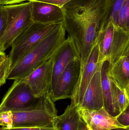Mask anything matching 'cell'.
I'll list each match as a JSON object with an SVG mask.
<instances>
[{"label": "cell", "instance_id": "obj_1", "mask_svg": "<svg viewBox=\"0 0 129 130\" xmlns=\"http://www.w3.org/2000/svg\"><path fill=\"white\" fill-rule=\"evenodd\" d=\"M115 0H71L61 9L63 23L84 66L110 17Z\"/></svg>", "mask_w": 129, "mask_h": 130}, {"label": "cell", "instance_id": "obj_2", "mask_svg": "<svg viewBox=\"0 0 129 130\" xmlns=\"http://www.w3.org/2000/svg\"><path fill=\"white\" fill-rule=\"evenodd\" d=\"M66 32L62 23L8 70L7 79H20L29 75L53 55L66 39Z\"/></svg>", "mask_w": 129, "mask_h": 130}, {"label": "cell", "instance_id": "obj_3", "mask_svg": "<svg viewBox=\"0 0 129 130\" xmlns=\"http://www.w3.org/2000/svg\"><path fill=\"white\" fill-rule=\"evenodd\" d=\"M97 43L99 50V59L108 61L110 65L129 53V32L125 31L109 19L98 36Z\"/></svg>", "mask_w": 129, "mask_h": 130}, {"label": "cell", "instance_id": "obj_4", "mask_svg": "<svg viewBox=\"0 0 129 130\" xmlns=\"http://www.w3.org/2000/svg\"><path fill=\"white\" fill-rule=\"evenodd\" d=\"M12 127H53L57 111L50 93L38 99L35 105L26 110L11 111Z\"/></svg>", "mask_w": 129, "mask_h": 130}, {"label": "cell", "instance_id": "obj_5", "mask_svg": "<svg viewBox=\"0 0 129 130\" xmlns=\"http://www.w3.org/2000/svg\"><path fill=\"white\" fill-rule=\"evenodd\" d=\"M33 22L13 40L9 56V70L60 24Z\"/></svg>", "mask_w": 129, "mask_h": 130}, {"label": "cell", "instance_id": "obj_6", "mask_svg": "<svg viewBox=\"0 0 129 130\" xmlns=\"http://www.w3.org/2000/svg\"><path fill=\"white\" fill-rule=\"evenodd\" d=\"M8 14L7 28L1 41L0 50L5 52L12 42L33 22L30 1L4 5Z\"/></svg>", "mask_w": 129, "mask_h": 130}, {"label": "cell", "instance_id": "obj_7", "mask_svg": "<svg viewBox=\"0 0 129 130\" xmlns=\"http://www.w3.org/2000/svg\"><path fill=\"white\" fill-rule=\"evenodd\" d=\"M38 99L34 97L30 88L23 79H15L0 104V113L31 109L35 105Z\"/></svg>", "mask_w": 129, "mask_h": 130}, {"label": "cell", "instance_id": "obj_8", "mask_svg": "<svg viewBox=\"0 0 129 130\" xmlns=\"http://www.w3.org/2000/svg\"><path fill=\"white\" fill-rule=\"evenodd\" d=\"M81 63L79 58L71 61L61 73L50 93L52 101L71 99L81 72Z\"/></svg>", "mask_w": 129, "mask_h": 130}, {"label": "cell", "instance_id": "obj_9", "mask_svg": "<svg viewBox=\"0 0 129 130\" xmlns=\"http://www.w3.org/2000/svg\"><path fill=\"white\" fill-rule=\"evenodd\" d=\"M54 54L23 79L33 95L39 99L48 92L50 94L54 66Z\"/></svg>", "mask_w": 129, "mask_h": 130}, {"label": "cell", "instance_id": "obj_10", "mask_svg": "<svg viewBox=\"0 0 129 130\" xmlns=\"http://www.w3.org/2000/svg\"><path fill=\"white\" fill-rule=\"evenodd\" d=\"M102 63L99 59V48L96 42L80 72L79 81L71 98L70 105L78 106L92 77Z\"/></svg>", "mask_w": 129, "mask_h": 130}, {"label": "cell", "instance_id": "obj_11", "mask_svg": "<svg viewBox=\"0 0 129 130\" xmlns=\"http://www.w3.org/2000/svg\"><path fill=\"white\" fill-rule=\"evenodd\" d=\"M76 58H79L77 50L73 42L68 36L67 38L60 45L54 54V66L51 92L66 66L71 61Z\"/></svg>", "mask_w": 129, "mask_h": 130}, {"label": "cell", "instance_id": "obj_12", "mask_svg": "<svg viewBox=\"0 0 129 130\" xmlns=\"http://www.w3.org/2000/svg\"><path fill=\"white\" fill-rule=\"evenodd\" d=\"M79 110L81 117L92 130H109L126 127L119 123L116 117L110 114L104 107L98 110Z\"/></svg>", "mask_w": 129, "mask_h": 130}, {"label": "cell", "instance_id": "obj_13", "mask_svg": "<svg viewBox=\"0 0 129 130\" xmlns=\"http://www.w3.org/2000/svg\"><path fill=\"white\" fill-rule=\"evenodd\" d=\"M101 67V66L90 81L82 99L77 107L78 109L94 110L104 107Z\"/></svg>", "mask_w": 129, "mask_h": 130}, {"label": "cell", "instance_id": "obj_14", "mask_svg": "<svg viewBox=\"0 0 129 130\" xmlns=\"http://www.w3.org/2000/svg\"><path fill=\"white\" fill-rule=\"evenodd\" d=\"M29 1L31 2L33 22L42 24L63 23V13L60 8L44 2Z\"/></svg>", "mask_w": 129, "mask_h": 130}, {"label": "cell", "instance_id": "obj_15", "mask_svg": "<svg viewBox=\"0 0 129 130\" xmlns=\"http://www.w3.org/2000/svg\"><path fill=\"white\" fill-rule=\"evenodd\" d=\"M108 75L119 87L129 91V53L109 65Z\"/></svg>", "mask_w": 129, "mask_h": 130}, {"label": "cell", "instance_id": "obj_16", "mask_svg": "<svg viewBox=\"0 0 129 130\" xmlns=\"http://www.w3.org/2000/svg\"><path fill=\"white\" fill-rule=\"evenodd\" d=\"M81 118L77 107L70 105L63 114L55 118L54 127L55 130H79Z\"/></svg>", "mask_w": 129, "mask_h": 130}, {"label": "cell", "instance_id": "obj_17", "mask_svg": "<svg viewBox=\"0 0 129 130\" xmlns=\"http://www.w3.org/2000/svg\"><path fill=\"white\" fill-rule=\"evenodd\" d=\"M109 65L110 64L108 61H105L102 63L101 67L104 107L110 114L114 117H116L118 114L114 105L111 88L110 80L108 75Z\"/></svg>", "mask_w": 129, "mask_h": 130}, {"label": "cell", "instance_id": "obj_18", "mask_svg": "<svg viewBox=\"0 0 129 130\" xmlns=\"http://www.w3.org/2000/svg\"><path fill=\"white\" fill-rule=\"evenodd\" d=\"M110 80L114 105L119 115L129 106V91L119 87L110 78Z\"/></svg>", "mask_w": 129, "mask_h": 130}, {"label": "cell", "instance_id": "obj_19", "mask_svg": "<svg viewBox=\"0 0 129 130\" xmlns=\"http://www.w3.org/2000/svg\"><path fill=\"white\" fill-rule=\"evenodd\" d=\"M116 25L129 32V0H125L119 11Z\"/></svg>", "mask_w": 129, "mask_h": 130}, {"label": "cell", "instance_id": "obj_20", "mask_svg": "<svg viewBox=\"0 0 129 130\" xmlns=\"http://www.w3.org/2000/svg\"><path fill=\"white\" fill-rule=\"evenodd\" d=\"M7 21L8 14L7 10L4 6L0 5V48L1 39L7 28Z\"/></svg>", "mask_w": 129, "mask_h": 130}, {"label": "cell", "instance_id": "obj_21", "mask_svg": "<svg viewBox=\"0 0 129 130\" xmlns=\"http://www.w3.org/2000/svg\"><path fill=\"white\" fill-rule=\"evenodd\" d=\"M13 122L11 111H5L0 113V126L5 128H10Z\"/></svg>", "mask_w": 129, "mask_h": 130}, {"label": "cell", "instance_id": "obj_22", "mask_svg": "<svg viewBox=\"0 0 129 130\" xmlns=\"http://www.w3.org/2000/svg\"><path fill=\"white\" fill-rule=\"evenodd\" d=\"M125 0H115L110 19L114 24H116L118 13L122 8Z\"/></svg>", "mask_w": 129, "mask_h": 130}, {"label": "cell", "instance_id": "obj_23", "mask_svg": "<svg viewBox=\"0 0 129 130\" xmlns=\"http://www.w3.org/2000/svg\"><path fill=\"white\" fill-rule=\"evenodd\" d=\"M119 123L125 127H129V106L116 117Z\"/></svg>", "mask_w": 129, "mask_h": 130}, {"label": "cell", "instance_id": "obj_24", "mask_svg": "<svg viewBox=\"0 0 129 130\" xmlns=\"http://www.w3.org/2000/svg\"><path fill=\"white\" fill-rule=\"evenodd\" d=\"M9 63L8 57L6 59L3 66L0 68V83L4 84L7 80V75L9 69Z\"/></svg>", "mask_w": 129, "mask_h": 130}, {"label": "cell", "instance_id": "obj_25", "mask_svg": "<svg viewBox=\"0 0 129 130\" xmlns=\"http://www.w3.org/2000/svg\"><path fill=\"white\" fill-rule=\"evenodd\" d=\"M71 0H28V1H35L50 4L53 5H56L59 7L61 8L64 5H65L67 2Z\"/></svg>", "mask_w": 129, "mask_h": 130}, {"label": "cell", "instance_id": "obj_26", "mask_svg": "<svg viewBox=\"0 0 129 130\" xmlns=\"http://www.w3.org/2000/svg\"><path fill=\"white\" fill-rule=\"evenodd\" d=\"M0 130H55L54 127L47 128H38V127H12L8 128L2 127Z\"/></svg>", "mask_w": 129, "mask_h": 130}, {"label": "cell", "instance_id": "obj_27", "mask_svg": "<svg viewBox=\"0 0 129 130\" xmlns=\"http://www.w3.org/2000/svg\"><path fill=\"white\" fill-rule=\"evenodd\" d=\"M27 1L28 0H2L1 5L4 6L16 4L23 3Z\"/></svg>", "mask_w": 129, "mask_h": 130}, {"label": "cell", "instance_id": "obj_28", "mask_svg": "<svg viewBox=\"0 0 129 130\" xmlns=\"http://www.w3.org/2000/svg\"><path fill=\"white\" fill-rule=\"evenodd\" d=\"M79 130H88L87 127V124L82 117L80 119Z\"/></svg>", "mask_w": 129, "mask_h": 130}, {"label": "cell", "instance_id": "obj_29", "mask_svg": "<svg viewBox=\"0 0 129 130\" xmlns=\"http://www.w3.org/2000/svg\"><path fill=\"white\" fill-rule=\"evenodd\" d=\"M8 56L6 55L5 52H2L0 50V64L4 61Z\"/></svg>", "mask_w": 129, "mask_h": 130}, {"label": "cell", "instance_id": "obj_30", "mask_svg": "<svg viewBox=\"0 0 129 130\" xmlns=\"http://www.w3.org/2000/svg\"><path fill=\"white\" fill-rule=\"evenodd\" d=\"M109 130H129V127H118Z\"/></svg>", "mask_w": 129, "mask_h": 130}, {"label": "cell", "instance_id": "obj_31", "mask_svg": "<svg viewBox=\"0 0 129 130\" xmlns=\"http://www.w3.org/2000/svg\"><path fill=\"white\" fill-rule=\"evenodd\" d=\"M87 127H88V130H92L91 129V127L88 126V125H87Z\"/></svg>", "mask_w": 129, "mask_h": 130}, {"label": "cell", "instance_id": "obj_32", "mask_svg": "<svg viewBox=\"0 0 129 130\" xmlns=\"http://www.w3.org/2000/svg\"><path fill=\"white\" fill-rule=\"evenodd\" d=\"M5 60H6V59H5ZM5 61H4L1 64H0V68H1L2 67V66H3V64H4V62Z\"/></svg>", "mask_w": 129, "mask_h": 130}, {"label": "cell", "instance_id": "obj_33", "mask_svg": "<svg viewBox=\"0 0 129 130\" xmlns=\"http://www.w3.org/2000/svg\"><path fill=\"white\" fill-rule=\"evenodd\" d=\"M3 85H4V84H3V83H0V88H1V86Z\"/></svg>", "mask_w": 129, "mask_h": 130}, {"label": "cell", "instance_id": "obj_34", "mask_svg": "<svg viewBox=\"0 0 129 130\" xmlns=\"http://www.w3.org/2000/svg\"><path fill=\"white\" fill-rule=\"evenodd\" d=\"M2 0H0V5H1V2Z\"/></svg>", "mask_w": 129, "mask_h": 130}]
</instances>
